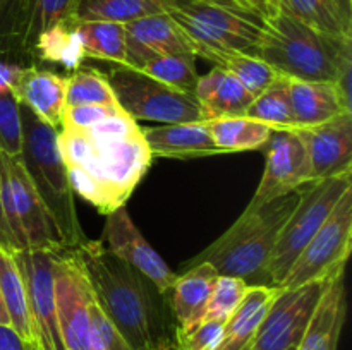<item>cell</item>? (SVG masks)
Segmentation results:
<instances>
[{
  "instance_id": "36",
  "label": "cell",
  "mask_w": 352,
  "mask_h": 350,
  "mask_svg": "<svg viewBox=\"0 0 352 350\" xmlns=\"http://www.w3.org/2000/svg\"><path fill=\"white\" fill-rule=\"evenodd\" d=\"M23 148L21 103L14 91L0 93V153L19 156Z\"/></svg>"
},
{
  "instance_id": "20",
  "label": "cell",
  "mask_w": 352,
  "mask_h": 350,
  "mask_svg": "<svg viewBox=\"0 0 352 350\" xmlns=\"http://www.w3.org/2000/svg\"><path fill=\"white\" fill-rule=\"evenodd\" d=\"M217 278L219 271L210 263L192 264L177 275L167 299L175 329H189L203 321Z\"/></svg>"
},
{
  "instance_id": "43",
  "label": "cell",
  "mask_w": 352,
  "mask_h": 350,
  "mask_svg": "<svg viewBox=\"0 0 352 350\" xmlns=\"http://www.w3.org/2000/svg\"><path fill=\"white\" fill-rule=\"evenodd\" d=\"M0 187H2V168H0ZM0 246L6 247V249L14 250L12 240H10L9 230H7L6 222H3V215H2V202H0Z\"/></svg>"
},
{
  "instance_id": "4",
  "label": "cell",
  "mask_w": 352,
  "mask_h": 350,
  "mask_svg": "<svg viewBox=\"0 0 352 350\" xmlns=\"http://www.w3.org/2000/svg\"><path fill=\"white\" fill-rule=\"evenodd\" d=\"M352 38L333 36L280 9L265 19L254 55L287 79L337 82L352 65Z\"/></svg>"
},
{
  "instance_id": "38",
  "label": "cell",
  "mask_w": 352,
  "mask_h": 350,
  "mask_svg": "<svg viewBox=\"0 0 352 350\" xmlns=\"http://www.w3.org/2000/svg\"><path fill=\"white\" fill-rule=\"evenodd\" d=\"M89 314H91V323H89L88 350H131L95 301H91Z\"/></svg>"
},
{
  "instance_id": "27",
  "label": "cell",
  "mask_w": 352,
  "mask_h": 350,
  "mask_svg": "<svg viewBox=\"0 0 352 350\" xmlns=\"http://www.w3.org/2000/svg\"><path fill=\"white\" fill-rule=\"evenodd\" d=\"M85 58L126 64V27L110 21H74Z\"/></svg>"
},
{
  "instance_id": "8",
  "label": "cell",
  "mask_w": 352,
  "mask_h": 350,
  "mask_svg": "<svg viewBox=\"0 0 352 350\" xmlns=\"http://www.w3.org/2000/svg\"><path fill=\"white\" fill-rule=\"evenodd\" d=\"M105 74L116 95L117 105L136 122H205L201 106L195 96L177 91L127 65H116Z\"/></svg>"
},
{
  "instance_id": "13",
  "label": "cell",
  "mask_w": 352,
  "mask_h": 350,
  "mask_svg": "<svg viewBox=\"0 0 352 350\" xmlns=\"http://www.w3.org/2000/svg\"><path fill=\"white\" fill-rule=\"evenodd\" d=\"M103 226V246L120 261L129 264L157 287L162 295H168L177 273L168 268L164 257L150 246L143 233L131 220L126 206L107 213Z\"/></svg>"
},
{
  "instance_id": "24",
  "label": "cell",
  "mask_w": 352,
  "mask_h": 350,
  "mask_svg": "<svg viewBox=\"0 0 352 350\" xmlns=\"http://www.w3.org/2000/svg\"><path fill=\"white\" fill-rule=\"evenodd\" d=\"M278 292L280 287L274 285H250L239 307L226 321L219 350H251L254 336Z\"/></svg>"
},
{
  "instance_id": "15",
  "label": "cell",
  "mask_w": 352,
  "mask_h": 350,
  "mask_svg": "<svg viewBox=\"0 0 352 350\" xmlns=\"http://www.w3.org/2000/svg\"><path fill=\"white\" fill-rule=\"evenodd\" d=\"M296 130L308 151L313 180L352 172V113Z\"/></svg>"
},
{
  "instance_id": "47",
  "label": "cell",
  "mask_w": 352,
  "mask_h": 350,
  "mask_svg": "<svg viewBox=\"0 0 352 350\" xmlns=\"http://www.w3.org/2000/svg\"><path fill=\"white\" fill-rule=\"evenodd\" d=\"M150 350H177L175 349V345L172 343V345H165V347H158V349H150Z\"/></svg>"
},
{
  "instance_id": "18",
  "label": "cell",
  "mask_w": 352,
  "mask_h": 350,
  "mask_svg": "<svg viewBox=\"0 0 352 350\" xmlns=\"http://www.w3.org/2000/svg\"><path fill=\"white\" fill-rule=\"evenodd\" d=\"M287 89L296 129L318 126L344 113H352L351 98L337 82L289 79Z\"/></svg>"
},
{
  "instance_id": "23",
  "label": "cell",
  "mask_w": 352,
  "mask_h": 350,
  "mask_svg": "<svg viewBox=\"0 0 352 350\" xmlns=\"http://www.w3.org/2000/svg\"><path fill=\"white\" fill-rule=\"evenodd\" d=\"M196 102L201 106L205 120L222 117H241L254 100L239 79L222 67H213L205 75H199L195 89Z\"/></svg>"
},
{
  "instance_id": "17",
  "label": "cell",
  "mask_w": 352,
  "mask_h": 350,
  "mask_svg": "<svg viewBox=\"0 0 352 350\" xmlns=\"http://www.w3.org/2000/svg\"><path fill=\"white\" fill-rule=\"evenodd\" d=\"M0 161L9 177L14 206H16V213L26 235L28 247H48V249L64 247L52 225L43 202L40 201L33 184L24 172L21 158L0 153Z\"/></svg>"
},
{
  "instance_id": "45",
  "label": "cell",
  "mask_w": 352,
  "mask_h": 350,
  "mask_svg": "<svg viewBox=\"0 0 352 350\" xmlns=\"http://www.w3.org/2000/svg\"><path fill=\"white\" fill-rule=\"evenodd\" d=\"M336 3L340 9V12L346 16V19H349L352 23V0H336Z\"/></svg>"
},
{
  "instance_id": "26",
  "label": "cell",
  "mask_w": 352,
  "mask_h": 350,
  "mask_svg": "<svg viewBox=\"0 0 352 350\" xmlns=\"http://www.w3.org/2000/svg\"><path fill=\"white\" fill-rule=\"evenodd\" d=\"M205 126L220 153L263 150L274 132L270 126L246 115L210 119L205 120Z\"/></svg>"
},
{
  "instance_id": "25",
  "label": "cell",
  "mask_w": 352,
  "mask_h": 350,
  "mask_svg": "<svg viewBox=\"0 0 352 350\" xmlns=\"http://www.w3.org/2000/svg\"><path fill=\"white\" fill-rule=\"evenodd\" d=\"M0 294L9 314L10 326L28 343H34L33 318L28 304L26 287L12 250L0 246Z\"/></svg>"
},
{
  "instance_id": "21",
  "label": "cell",
  "mask_w": 352,
  "mask_h": 350,
  "mask_svg": "<svg viewBox=\"0 0 352 350\" xmlns=\"http://www.w3.org/2000/svg\"><path fill=\"white\" fill-rule=\"evenodd\" d=\"M347 314L344 275L332 278L302 333L296 350H337Z\"/></svg>"
},
{
  "instance_id": "6",
  "label": "cell",
  "mask_w": 352,
  "mask_h": 350,
  "mask_svg": "<svg viewBox=\"0 0 352 350\" xmlns=\"http://www.w3.org/2000/svg\"><path fill=\"white\" fill-rule=\"evenodd\" d=\"M165 14L188 36L196 57L215 62L223 54L254 55L265 17L237 0H164Z\"/></svg>"
},
{
  "instance_id": "22",
  "label": "cell",
  "mask_w": 352,
  "mask_h": 350,
  "mask_svg": "<svg viewBox=\"0 0 352 350\" xmlns=\"http://www.w3.org/2000/svg\"><path fill=\"white\" fill-rule=\"evenodd\" d=\"M143 137L151 156L195 160L220 154L219 146L210 136L205 122L162 124L143 129Z\"/></svg>"
},
{
  "instance_id": "28",
  "label": "cell",
  "mask_w": 352,
  "mask_h": 350,
  "mask_svg": "<svg viewBox=\"0 0 352 350\" xmlns=\"http://www.w3.org/2000/svg\"><path fill=\"white\" fill-rule=\"evenodd\" d=\"M277 9L323 33L352 38V23L336 0H277Z\"/></svg>"
},
{
  "instance_id": "37",
  "label": "cell",
  "mask_w": 352,
  "mask_h": 350,
  "mask_svg": "<svg viewBox=\"0 0 352 350\" xmlns=\"http://www.w3.org/2000/svg\"><path fill=\"white\" fill-rule=\"evenodd\" d=\"M220 321H201L189 329H175L174 345L177 350H219L223 338Z\"/></svg>"
},
{
  "instance_id": "48",
  "label": "cell",
  "mask_w": 352,
  "mask_h": 350,
  "mask_svg": "<svg viewBox=\"0 0 352 350\" xmlns=\"http://www.w3.org/2000/svg\"><path fill=\"white\" fill-rule=\"evenodd\" d=\"M296 347H298V345H294V347H291V349H287V350H296Z\"/></svg>"
},
{
  "instance_id": "11",
  "label": "cell",
  "mask_w": 352,
  "mask_h": 350,
  "mask_svg": "<svg viewBox=\"0 0 352 350\" xmlns=\"http://www.w3.org/2000/svg\"><path fill=\"white\" fill-rule=\"evenodd\" d=\"M265 170L248 206H260L313 182L308 151L296 129L274 130L265 144Z\"/></svg>"
},
{
  "instance_id": "14",
  "label": "cell",
  "mask_w": 352,
  "mask_h": 350,
  "mask_svg": "<svg viewBox=\"0 0 352 350\" xmlns=\"http://www.w3.org/2000/svg\"><path fill=\"white\" fill-rule=\"evenodd\" d=\"M54 250L48 247H24L12 250V254L26 287L33 329L43 333L55 350H65L55 316Z\"/></svg>"
},
{
  "instance_id": "19",
  "label": "cell",
  "mask_w": 352,
  "mask_h": 350,
  "mask_svg": "<svg viewBox=\"0 0 352 350\" xmlns=\"http://www.w3.org/2000/svg\"><path fill=\"white\" fill-rule=\"evenodd\" d=\"M12 91L19 103L26 105L45 124L55 130L60 129L67 91L65 75L38 69L36 65H26Z\"/></svg>"
},
{
  "instance_id": "44",
  "label": "cell",
  "mask_w": 352,
  "mask_h": 350,
  "mask_svg": "<svg viewBox=\"0 0 352 350\" xmlns=\"http://www.w3.org/2000/svg\"><path fill=\"white\" fill-rule=\"evenodd\" d=\"M33 331H34V350H55L54 343H52L43 333H40L38 329H33Z\"/></svg>"
},
{
  "instance_id": "34",
  "label": "cell",
  "mask_w": 352,
  "mask_h": 350,
  "mask_svg": "<svg viewBox=\"0 0 352 350\" xmlns=\"http://www.w3.org/2000/svg\"><path fill=\"white\" fill-rule=\"evenodd\" d=\"M213 64L217 67L226 69L234 78L239 79L244 88L253 93L254 96L261 95L265 89L270 88L280 78V74L274 67H270L267 62L251 54H239V51L223 54Z\"/></svg>"
},
{
  "instance_id": "5",
  "label": "cell",
  "mask_w": 352,
  "mask_h": 350,
  "mask_svg": "<svg viewBox=\"0 0 352 350\" xmlns=\"http://www.w3.org/2000/svg\"><path fill=\"white\" fill-rule=\"evenodd\" d=\"M23 148L21 163L43 202L55 232L64 247H76L86 235L74 205V192L58 150L57 130L21 103Z\"/></svg>"
},
{
  "instance_id": "42",
  "label": "cell",
  "mask_w": 352,
  "mask_h": 350,
  "mask_svg": "<svg viewBox=\"0 0 352 350\" xmlns=\"http://www.w3.org/2000/svg\"><path fill=\"white\" fill-rule=\"evenodd\" d=\"M237 2L258 12L265 19L277 10V0H237Z\"/></svg>"
},
{
  "instance_id": "35",
  "label": "cell",
  "mask_w": 352,
  "mask_h": 350,
  "mask_svg": "<svg viewBox=\"0 0 352 350\" xmlns=\"http://www.w3.org/2000/svg\"><path fill=\"white\" fill-rule=\"evenodd\" d=\"M248 288H250V285L243 278L219 275L212 288V294H210L203 321L226 323L234 314V311L239 307Z\"/></svg>"
},
{
  "instance_id": "30",
  "label": "cell",
  "mask_w": 352,
  "mask_h": 350,
  "mask_svg": "<svg viewBox=\"0 0 352 350\" xmlns=\"http://www.w3.org/2000/svg\"><path fill=\"white\" fill-rule=\"evenodd\" d=\"M52 62L78 71L85 60L81 43L74 31V21L54 27L38 38L33 50V62Z\"/></svg>"
},
{
  "instance_id": "3",
  "label": "cell",
  "mask_w": 352,
  "mask_h": 350,
  "mask_svg": "<svg viewBox=\"0 0 352 350\" xmlns=\"http://www.w3.org/2000/svg\"><path fill=\"white\" fill-rule=\"evenodd\" d=\"M299 192L301 187L265 205L248 206L219 239L182 264V270L210 263L219 275L243 278L248 285H270L268 259L282 226L298 205Z\"/></svg>"
},
{
  "instance_id": "7",
  "label": "cell",
  "mask_w": 352,
  "mask_h": 350,
  "mask_svg": "<svg viewBox=\"0 0 352 350\" xmlns=\"http://www.w3.org/2000/svg\"><path fill=\"white\" fill-rule=\"evenodd\" d=\"M352 187V172L302 185L299 201L282 226L267 266L268 283L278 287L306 244L333 211L339 199Z\"/></svg>"
},
{
  "instance_id": "39",
  "label": "cell",
  "mask_w": 352,
  "mask_h": 350,
  "mask_svg": "<svg viewBox=\"0 0 352 350\" xmlns=\"http://www.w3.org/2000/svg\"><path fill=\"white\" fill-rule=\"evenodd\" d=\"M120 110L119 105H82V106H65L62 124L72 127H88L100 120L107 119L112 113Z\"/></svg>"
},
{
  "instance_id": "29",
  "label": "cell",
  "mask_w": 352,
  "mask_h": 350,
  "mask_svg": "<svg viewBox=\"0 0 352 350\" xmlns=\"http://www.w3.org/2000/svg\"><path fill=\"white\" fill-rule=\"evenodd\" d=\"M162 12L164 0H78L74 19L127 24Z\"/></svg>"
},
{
  "instance_id": "41",
  "label": "cell",
  "mask_w": 352,
  "mask_h": 350,
  "mask_svg": "<svg viewBox=\"0 0 352 350\" xmlns=\"http://www.w3.org/2000/svg\"><path fill=\"white\" fill-rule=\"evenodd\" d=\"M0 350H34V343H28L10 325H0Z\"/></svg>"
},
{
  "instance_id": "33",
  "label": "cell",
  "mask_w": 352,
  "mask_h": 350,
  "mask_svg": "<svg viewBox=\"0 0 352 350\" xmlns=\"http://www.w3.org/2000/svg\"><path fill=\"white\" fill-rule=\"evenodd\" d=\"M65 106L117 105L116 95L105 72L79 67L78 71H72L71 75H65Z\"/></svg>"
},
{
  "instance_id": "12",
  "label": "cell",
  "mask_w": 352,
  "mask_h": 350,
  "mask_svg": "<svg viewBox=\"0 0 352 350\" xmlns=\"http://www.w3.org/2000/svg\"><path fill=\"white\" fill-rule=\"evenodd\" d=\"M329 281L280 288L254 336L251 350H287L298 345Z\"/></svg>"
},
{
  "instance_id": "31",
  "label": "cell",
  "mask_w": 352,
  "mask_h": 350,
  "mask_svg": "<svg viewBox=\"0 0 352 350\" xmlns=\"http://www.w3.org/2000/svg\"><path fill=\"white\" fill-rule=\"evenodd\" d=\"M287 81V78L280 75L270 88L265 89L261 95L254 96L244 115L258 120V122L267 124L274 130L296 129L291 112V102H289Z\"/></svg>"
},
{
  "instance_id": "10",
  "label": "cell",
  "mask_w": 352,
  "mask_h": 350,
  "mask_svg": "<svg viewBox=\"0 0 352 350\" xmlns=\"http://www.w3.org/2000/svg\"><path fill=\"white\" fill-rule=\"evenodd\" d=\"M54 301L65 350H88L91 288L71 247L54 250Z\"/></svg>"
},
{
  "instance_id": "46",
  "label": "cell",
  "mask_w": 352,
  "mask_h": 350,
  "mask_svg": "<svg viewBox=\"0 0 352 350\" xmlns=\"http://www.w3.org/2000/svg\"><path fill=\"white\" fill-rule=\"evenodd\" d=\"M0 325H10V319L9 314H7L6 304H3L2 294H0Z\"/></svg>"
},
{
  "instance_id": "1",
  "label": "cell",
  "mask_w": 352,
  "mask_h": 350,
  "mask_svg": "<svg viewBox=\"0 0 352 350\" xmlns=\"http://www.w3.org/2000/svg\"><path fill=\"white\" fill-rule=\"evenodd\" d=\"M57 141L72 192L103 215L126 206L153 161L143 129L122 108L88 127L62 124Z\"/></svg>"
},
{
  "instance_id": "40",
  "label": "cell",
  "mask_w": 352,
  "mask_h": 350,
  "mask_svg": "<svg viewBox=\"0 0 352 350\" xmlns=\"http://www.w3.org/2000/svg\"><path fill=\"white\" fill-rule=\"evenodd\" d=\"M24 67H26V65L19 64V62L0 57V93L12 91L17 79L21 78V72H23Z\"/></svg>"
},
{
  "instance_id": "32",
  "label": "cell",
  "mask_w": 352,
  "mask_h": 350,
  "mask_svg": "<svg viewBox=\"0 0 352 350\" xmlns=\"http://www.w3.org/2000/svg\"><path fill=\"white\" fill-rule=\"evenodd\" d=\"M138 71L151 75L153 79L177 89V91L195 96V89L199 79L198 71H196V55H158V57L148 60Z\"/></svg>"
},
{
  "instance_id": "9",
  "label": "cell",
  "mask_w": 352,
  "mask_h": 350,
  "mask_svg": "<svg viewBox=\"0 0 352 350\" xmlns=\"http://www.w3.org/2000/svg\"><path fill=\"white\" fill-rule=\"evenodd\" d=\"M352 247V187L339 199L322 229L306 244L287 271L280 288L329 281L344 275Z\"/></svg>"
},
{
  "instance_id": "2",
  "label": "cell",
  "mask_w": 352,
  "mask_h": 350,
  "mask_svg": "<svg viewBox=\"0 0 352 350\" xmlns=\"http://www.w3.org/2000/svg\"><path fill=\"white\" fill-rule=\"evenodd\" d=\"M71 249L81 263L93 301L131 350L174 343L168 301L146 277L113 256L100 240L86 239Z\"/></svg>"
},
{
  "instance_id": "16",
  "label": "cell",
  "mask_w": 352,
  "mask_h": 350,
  "mask_svg": "<svg viewBox=\"0 0 352 350\" xmlns=\"http://www.w3.org/2000/svg\"><path fill=\"white\" fill-rule=\"evenodd\" d=\"M126 27V64L141 69L158 55H195L188 36L168 14H153L124 24Z\"/></svg>"
}]
</instances>
